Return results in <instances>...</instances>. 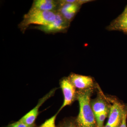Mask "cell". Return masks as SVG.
Masks as SVG:
<instances>
[{"mask_svg":"<svg viewBox=\"0 0 127 127\" xmlns=\"http://www.w3.org/2000/svg\"><path fill=\"white\" fill-rule=\"evenodd\" d=\"M68 22L61 13L58 12L54 21L49 25L41 26L39 29L47 32L61 31L68 27Z\"/></svg>","mask_w":127,"mask_h":127,"instance_id":"obj_7","label":"cell"},{"mask_svg":"<svg viewBox=\"0 0 127 127\" xmlns=\"http://www.w3.org/2000/svg\"><path fill=\"white\" fill-rule=\"evenodd\" d=\"M109 111L104 112L95 117L97 127H103L105 119L109 115Z\"/></svg>","mask_w":127,"mask_h":127,"instance_id":"obj_12","label":"cell"},{"mask_svg":"<svg viewBox=\"0 0 127 127\" xmlns=\"http://www.w3.org/2000/svg\"><path fill=\"white\" fill-rule=\"evenodd\" d=\"M57 13L53 11L41 10L32 7L29 12L24 16L21 27L24 28L31 24L46 26L56 19Z\"/></svg>","mask_w":127,"mask_h":127,"instance_id":"obj_2","label":"cell"},{"mask_svg":"<svg viewBox=\"0 0 127 127\" xmlns=\"http://www.w3.org/2000/svg\"><path fill=\"white\" fill-rule=\"evenodd\" d=\"M56 90V89L55 88L53 89L46 95L41 98L39 100L38 103L36 107H34L29 112L25 114V116H23L19 120L28 126H33L34 123L38 116L39 110L40 107L49 98L51 97L53 95H54Z\"/></svg>","mask_w":127,"mask_h":127,"instance_id":"obj_5","label":"cell"},{"mask_svg":"<svg viewBox=\"0 0 127 127\" xmlns=\"http://www.w3.org/2000/svg\"><path fill=\"white\" fill-rule=\"evenodd\" d=\"M59 127H77L75 121L66 120L64 121Z\"/></svg>","mask_w":127,"mask_h":127,"instance_id":"obj_14","label":"cell"},{"mask_svg":"<svg viewBox=\"0 0 127 127\" xmlns=\"http://www.w3.org/2000/svg\"><path fill=\"white\" fill-rule=\"evenodd\" d=\"M67 78L75 88L78 90L93 88L94 86L93 79L89 76L71 73Z\"/></svg>","mask_w":127,"mask_h":127,"instance_id":"obj_6","label":"cell"},{"mask_svg":"<svg viewBox=\"0 0 127 127\" xmlns=\"http://www.w3.org/2000/svg\"><path fill=\"white\" fill-rule=\"evenodd\" d=\"M91 104L95 117L104 112L109 111L111 106L101 94L95 99L91 100Z\"/></svg>","mask_w":127,"mask_h":127,"instance_id":"obj_8","label":"cell"},{"mask_svg":"<svg viewBox=\"0 0 127 127\" xmlns=\"http://www.w3.org/2000/svg\"><path fill=\"white\" fill-rule=\"evenodd\" d=\"M60 11L61 14L68 22L71 20L77 12L81 4L78 3H65L62 2Z\"/></svg>","mask_w":127,"mask_h":127,"instance_id":"obj_9","label":"cell"},{"mask_svg":"<svg viewBox=\"0 0 127 127\" xmlns=\"http://www.w3.org/2000/svg\"><path fill=\"white\" fill-rule=\"evenodd\" d=\"M109 109L108 119L103 127H119L127 115V106L117 100H113Z\"/></svg>","mask_w":127,"mask_h":127,"instance_id":"obj_3","label":"cell"},{"mask_svg":"<svg viewBox=\"0 0 127 127\" xmlns=\"http://www.w3.org/2000/svg\"><path fill=\"white\" fill-rule=\"evenodd\" d=\"M58 113H58L57 112L51 118L46 120L45 122L40 126V127H56L55 125V121H56L57 116Z\"/></svg>","mask_w":127,"mask_h":127,"instance_id":"obj_13","label":"cell"},{"mask_svg":"<svg viewBox=\"0 0 127 127\" xmlns=\"http://www.w3.org/2000/svg\"><path fill=\"white\" fill-rule=\"evenodd\" d=\"M60 86L64 96L63 103L57 112L59 113L64 108L71 105L77 100V91L76 89L69 81L68 78H64L60 82Z\"/></svg>","mask_w":127,"mask_h":127,"instance_id":"obj_4","label":"cell"},{"mask_svg":"<svg viewBox=\"0 0 127 127\" xmlns=\"http://www.w3.org/2000/svg\"><path fill=\"white\" fill-rule=\"evenodd\" d=\"M57 3L52 0H37L34 1L32 7L46 11H53L57 7Z\"/></svg>","mask_w":127,"mask_h":127,"instance_id":"obj_10","label":"cell"},{"mask_svg":"<svg viewBox=\"0 0 127 127\" xmlns=\"http://www.w3.org/2000/svg\"><path fill=\"white\" fill-rule=\"evenodd\" d=\"M93 92V88L77 91V100L79 102V110L75 121L77 127H97L91 104V97Z\"/></svg>","mask_w":127,"mask_h":127,"instance_id":"obj_1","label":"cell"},{"mask_svg":"<svg viewBox=\"0 0 127 127\" xmlns=\"http://www.w3.org/2000/svg\"><path fill=\"white\" fill-rule=\"evenodd\" d=\"M109 30H117L127 34V16H119L109 26Z\"/></svg>","mask_w":127,"mask_h":127,"instance_id":"obj_11","label":"cell"},{"mask_svg":"<svg viewBox=\"0 0 127 127\" xmlns=\"http://www.w3.org/2000/svg\"><path fill=\"white\" fill-rule=\"evenodd\" d=\"M7 127H33V126H28L19 120L17 122L10 124Z\"/></svg>","mask_w":127,"mask_h":127,"instance_id":"obj_15","label":"cell"},{"mask_svg":"<svg viewBox=\"0 0 127 127\" xmlns=\"http://www.w3.org/2000/svg\"><path fill=\"white\" fill-rule=\"evenodd\" d=\"M120 17H127V5L125 9H124V10L122 12V14L119 16Z\"/></svg>","mask_w":127,"mask_h":127,"instance_id":"obj_17","label":"cell"},{"mask_svg":"<svg viewBox=\"0 0 127 127\" xmlns=\"http://www.w3.org/2000/svg\"><path fill=\"white\" fill-rule=\"evenodd\" d=\"M127 115H125L124 117L122 122L121 123V125L119 127H127Z\"/></svg>","mask_w":127,"mask_h":127,"instance_id":"obj_16","label":"cell"}]
</instances>
